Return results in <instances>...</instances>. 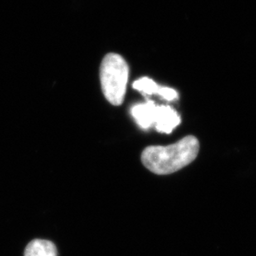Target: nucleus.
<instances>
[{
  "mask_svg": "<svg viewBox=\"0 0 256 256\" xmlns=\"http://www.w3.org/2000/svg\"><path fill=\"white\" fill-rule=\"evenodd\" d=\"M200 144L195 136H188L178 142L168 145H152L141 155L142 164L158 175H168L184 168L198 155Z\"/></svg>",
  "mask_w": 256,
  "mask_h": 256,
  "instance_id": "nucleus-1",
  "label": "nucleus"
},
{
  "mask_svg": "<svg viewBox=\"0 0 256 256\" xmlns=\"http://www.w3.org/2000/svg\"><path fill=\"white\" fill-rule=\"evenodd\" d=\"M128 73V63L118 54H108L102 60L100 70L102 92L113 106H118L124 102Z\"/></svg>",
  "mask_w": 256,
  "mask_h": 256,
  "instance_id": "nucleus-2",
  "label": "nucleus"
},
{
  "mask_svg": "<svg viewBox=\"0 0 256 256\" xmlns=\"http://www.w3.org/2000/svg\"><path fill=\"white\" fill-rule=\"evenodd\" d=\"M181 123L178 112L168 106H157L155 112V128L160 133L171 134Z\"/></svg>",
  "mask_w": 256,
  "mask_h": 256,
  "instance_id": "nucleus-3",
  "label": "nucleus"
},
{
  "mask_svg": "<svg viewBox=\"0 0 256 256\" xmlns=\"http://www.w3.org/2000/svg\"><path fill=\"white\" fill-rule=\"evenodd\" d=\"M157 104L154 102L136 104L131 109V114L141 128L147 130L154 124L155 112Z\"/></svg>",
  "mask_w": 256,
  "mask_h": 256,
  "instance_id": "nucleus-4",
  "label": "nucleus"
},
{
  "mask_svg": "<svg viewBox=\"0 0 256 256\" xmlns=\"http://www.w3.org/2000/svg\"><path fill=\"white\" fill-rule=\"evenodd\" d=\"M24 256H58V249L50 240H34L26 247Z\"/></svg>",
  "mask_w": 256,
  "mask_h": 256,
  "instance_id": "nucleus-5",
  "label": "nucleus"
},
{
  "mask_svg": "<svg viewBox=\"0 0 256 256\" xmlns=\"http://www.w3.org/2000/svg\"><path fill=\"white\" fill-rule=\"evenodd\" d=\"M133 88L138 92L151 96V94H158L160 86L152 79L148 78H142L134 82Z\"/></svg>",
  "mask_w": 256,
  "mask_h": 256,
  "instance_id": "nucleus-6",
  "label": "nucleus"
},
{
  "mask_svg": "<svg viewBox=\"0 0 256 256\" xmlns=\"http://www.w3.org/2000/svg\"><path fill=\"white\" fill-rule=\"evenodd\" d=\"M158 94L167 100H174L178 97V92L175 90L168 87H160Z\"/></svg>",
  "mask_w": 256,
  "mask_h": 256,
  "instance_id": "nucleus-7",
  "label": "nucleus"
}]
</instances>
